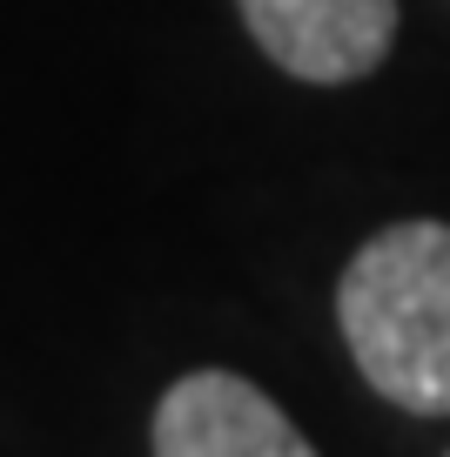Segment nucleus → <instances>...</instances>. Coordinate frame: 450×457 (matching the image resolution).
<instances>
[{"instance_id": "obj_2", "label": "nucleus", "mask_w": 450, "mask_h": 457, "mask_svg": "<svg viewBox=\"0 0 450 457\" xmlns=\"http://www.w3.org/2000/svg\"><path fill=\"white\" fill-rule=\"evenodd\" d=\"M255 47L316 87L363 81L390 61L396 0H236Z\"/></svg>"}, {"instance_id": "obj_1", "label": "nucleus", "mask_w": 450, "mask_h": 457, "mask_svg": "<svg viewBox=\"0 0 450 457\" xmlns=\"http://www.w3.org/2000/svg\"><path fill=\"white\" fill-rule=\"evenodd\" d=\"M337 323L383 403L450 417V222L377 228L337 283Z\"/></svg>"}, {"instance_id": "obj_4", "label": "nucleus", "mask_w": 450, "mask_h": 457, "mask_svg": "<svg viewBox=\"0 0 450 457\" xmlns=\"http://www.w3.org/2000/svg\"><path fill=\"white\" fill-rule=\"evenodd\" d=\"M444 457H450V451H444Z\"/></svg>"}, {"instance_id": "obj_3", "label": "nucleus", "mask_w": 450, "mask_h": 457, "mask_svg": "<svg viewBox=\"0 0 450 457\" xmlns=\"http://www.w3.org/2000/svg\"><path fill=\"white\" fill-rule=\"evenodd\" d=\"M155 457H316V444L249 377L188 370L155 403Z\"/></svg>"}]
</instances>
